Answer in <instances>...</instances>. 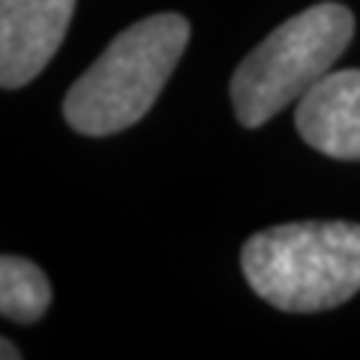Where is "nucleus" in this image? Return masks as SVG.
Returning <instances> with one entry per match:
<instances>
[{
	"label": "nucleus",
	"mask_w": 360,
	"mask_h": 360,
	"mask_svg": "<svg viewBox=\"0 0 360 360\" xmlns=\"http://www.w3.org/2000/svg\"><path fill=\"white\" fill-rule=\"evenodd\" d=\"M250 288L283 312H324L360 291V225L342 219L285 222L243 243Z\"/></svg>",
	"instance_id": "obj_1"
},
{
	"label": "nucleus",
	"mask_w": 360,
	"mask_h": 360,
	"mask_svg": "<svg viewBox=\"0 0 360 360\" xmlns=\"http://www.w3.org/2000/svg\"><path fill=\"white\" fill-rule=\"evenodd\" d=\"M189 42V21L160 13L120 30L63 99L66 123L82 135H115L139 123L160 99Z\"/></svg>",
	"instance_id": "obj_2"
},
{
	"label": "nucleus",
	"mask_w": 360,
	"mask_h": 360,
	"mask_svg": "<svg viewBox=\"0 0 360 360\" xmlns=\"http://www.w3.org/2000/svg\"><path fill=\"white\" fill-rule=\"evenodd\" d=\"M352 37L354 15L342 4H315L267 33L231 75V103L240 127H264L297 103L333 70Z\"/></svg>",
	"instance_id": "obj_3"
},
{
	"label": "nucleus",
	"mask_w": 360,
	"mask_h": 360,
	"mask_svg": "<svg viewBox=\"0 0 360 360\" xmlns=\"http://www.w3.org/2000/svg\"><path fill=\"white\" fill-rule=\"evenodd\" d=\"M75 0H0V87L30 84L58 54Z\"/></svg>",
	"instance_id": "obj_4"
},
{
	"label": "nucleus",
	"mask_w": 360,
	"mask_h": 360,
	"mask_svg": "<svg viewBox=\"0 0 360 360\" xmlns=\"http://www.w3.org/2000/svg\"><path fill=\"white\" fill-rule=\"evenodd\" d=\"M300 139L330 160H360V70H330L297 99Z\"/></svg>",
	"instance_id": "obj_5"
},
{
	"label": "nucleus",
	"mask_w": 360,
	"mask_h": 360,
	"mask_svg": "<svg viewBox=\"0 0 360 360\" xmlns=\"http://www.w3.org/2000/svg\"><path fill=\"white\" fill-rule=\"evenodd\" d=\"M51 307V285L42 270L21 255L0 258V312L15 324H37Z\"/></svg>",
	"instance_id": "obj_6"
},
{
	"label": "nucleus",
	"mask_w": 360,
	"mask_h": 360,
	"mask_svg": "<svg viewBox=\"0 0 360 360\" xmlns=\"http://www.w3.org/2000/svg\"><path fill=\"white\" fill-rule=\"evenodd\" d=\"M0 345H4V352H0V354H4L6 360H9V357H13V360H18V357H21V352H18V348H15L13 342H9V340H4Z\"/></svg>",
	"instance_id": "obj_7"
}]
</instances>
